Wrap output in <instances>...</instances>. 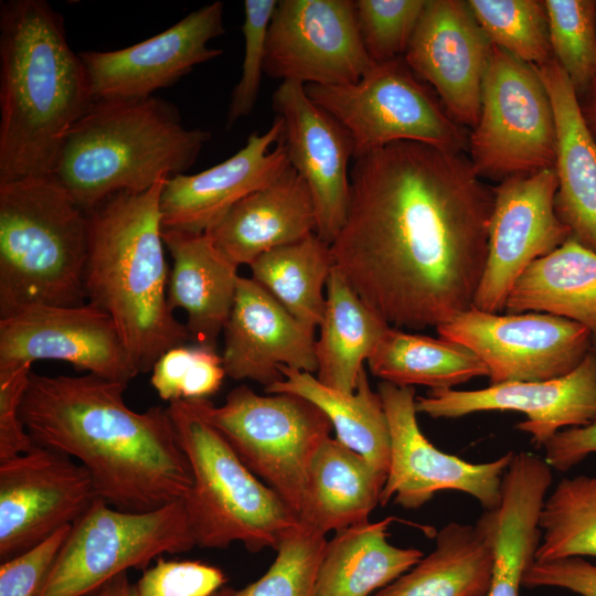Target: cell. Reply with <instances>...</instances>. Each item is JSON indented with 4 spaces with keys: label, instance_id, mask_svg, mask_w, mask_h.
Returning <instances> with one entry per match:
<instances>
[{
    "label": "cell",
    "instance_id": "1",
    "mask_svg": "<svg viewBox=\"0 0 596 596\" xmlns=\"http://www.w3.org/2000/svg\"><path fill=\"white\" fill-rule=\"evenodd\" d=\"M493 199L465 152L400 141L364 153L334 267L391 327L437 328L473 305Z\"/></svg>",
    "mask_w": 596,
    "mask_h": 596
},
{
    "label": "cell",
    "instance_id": "2",
    "mask_svg": "<svg viewBox=\"0 0 596 596\" xmlns=\"http://www.w3.org/2000/svg\"><path fill=\"white\" fill-rule=\"evenodd\" d=\"M127 386L88 373L31 372L20 418L34 445L85 467L99 499L149 512L184 499L193 478L168 408L131 409Z\"/></svg>",
    "mask_w": 596,
    "mask_h": 596
},
{
    "label": "cell",
    "instance_id": "3",
    "mask_svg": "<svg viewBox=\"0 0 596 596\" xmlns=\"http://www.w3.org/2000/svg\"><path fill=\"white\" fill-rule=\"evenodd\" d=\"M94 103L64 20L44 0L0 4V182L52 174L63 141Z\"/></svg>",
    "mask_w": 596,
    "mask_h": 596
},
{
    "label": "cell",
    "instance_id": "4",
    "mask_svg": "<svg viewBox=\"0 0 596 596\" xmlns=\"http://www.w3.org/2000/svg\"><path fill=\"white\" fill-rule=\"evenodd\" d=\"M166 180L145 192L115 193L87 212L85 296L114 320L139 374L191 340L168 304L160 214Z\"/></svg>",
    "mask_w": 596,
    "mask_h": 596
},
{
    "label": "cell",
    "instance_id": "5",
    "mask_svg": "<svg viewBox=\"0 0 596 596\" xmlns=\"http://www.w3.org/2000/svg\"><path fill=\"white\" fill-rule=\"evenodd\" d=\"M210 137L184 127L164 99H98L67 132L52 174L87 213L115 193L185 173Z\"/></svg>",
    "mask_w": 596,
    "mask_h": 596
},
{
    "label": "cell",
    "instance_id": "6",
    "mask_svg": "<svg viewBox=\"0 0 596 596\" xmlns=\"http://www.w3.org/2000/svg\"><path fill=\"white\" fill-rule=\"evenodd\" d=\"M88 216L53 175L0 182V317L84 304Z\"/></svg>",
    "mask_w": 596,
    "mask_h": 596
},
{
    "label": "cell",
    "instance_id": "7",
    "mask_svg": "<svg viewBox=\"0 0 596 596\" xmlns=\"http://www.w3.org/2000/svg\"><path fill=\"white\" fill-rule=\"evenodd\" d=\"M167 408L191 467L193 485L183 502L196 546L226 549L237 542L253 553L276 550L298 515L244 465L194 400Z\"/></svg>",
    "mask_w": 596,
    "mask_h": 596
},
{
    "label": "cell",
    "instance_id": "8",
    "mask_svg": "<svg viewBox=\"0 0 596 596\" xmlns=\"http://www.w3.org/2000/svg\"><path fill=\"white\" fill-rule=\"evenodd\" d=\"M194 401L244 465L299 518L311 461L333 429L327 415L299 395H260L245 385L220 406Z\"/></svg>",
    "mask_w": 596,
    "mask_h": 596
},
{
    "label": "cell",
    "instance_id": "9",
    "mask_svg": "<svg viewBox=\"0 0 596 596\" xmlns=\"http://www.w3.org/2000/svg\"><path fill=\"white\" fill-rule=\"evenodd\" d=\"M307 95L350 134L354 158L400 141L465 152L469 135L403 57L375 64L345 85H305Z\"/></svg>",
    "mask_w": 596,
    "mask_h": 596
},
{
    "label": "cell",
    "instance_id": "10",
    "mask_svg": "<svg viewBox=\"0 0 596 596\" xmlns=\"http://www.w3.org/2000/svg\"><path fill=\"white\" fill-rule=\"evenodd\" d=\"M194 546L183 499L149 512L98 499L72 524L39 596H89L129 568Z\"/></svg>",
    "mask_w": 596,
    "mask_h": 596
},
{
    "label": "cell",
    "instance_id": "11",
    "mask_svg": "<svg viewBox=\"0 0 596 596\" xmlns=\"http://www.w3.org/2000/svg\"><path fill=\"white\" fill-rule=\"evenodd\" d=\"M469 160L481 179L504 180L554 169L552 105L535 66L492 45Z\"/></svg>",
    "mask_w": 596,
    "mask_h": 596
},
{
    "label": "cell",
    "instance_id": "12",
    "mask_svg": "<svg viewBox=\"0 0 596 596\" xmlns=\"http://www.w3.org/2000/svg\"><path fill=\"white\" fill-rule=\"evenodd\" d=\"M436 330L471 350L488 368L490 384L564 376L593 344L584 326L543 312L492 313L471 307Z\"/></svg>",
    "mask_w": 596,
    "mask_h": 596
},
{
    "label": "cell",
    "instance_id": "13",
    "mask_svg": "<svg viewBox=\"0 0 596 596\" xmlns=\"http://www.w3.org/2000/svg\"><path fill=\"white\" fill-rule=\"evenodd\" d=\"M377 392L387 416L391 454L380 503L390 500L405 509H418L441 490L473 497L485 510L501 500L502 478L514 451L482 464H472L435 447L417 423L414 386L382 381Z\"/></svg>",
    "mask_w": 596,
    "mask_h": 596
},
{
    "label": "cell",
    "instance_id": "14",
    "mask_svg": "<svg viewBox=\"0 0 596 596\" xmlns=\"http://www.w3.org/2000/svg\"><path fill=\"white\" fill-rule=\"evenodd\" d=\"M374 65L360 38L354 1H277L266 40L267 76L302 85H345Z\"/></svg>",
    "mask_w": 596,
    "mask_h": 596
},
{
    "label": "cell",
    "instance_id": "15",
    "mask_svg": "<svg viewBox=\"0 0 596 596\" xmlns=\"http://www.w3.org/2000/svg\"><path fill=\"white\" fill-rule=\"evenodd\" d=\"M99 499L89 472L62 453L34 446L0 461V560L72 525Z\"/></svg>",
    "mask_w": 596,
    "mask_h": 596
},
{
    "label": "cell",
    "instance_id": "16",
    "mask_svg": "<svg viewBox=\"0 0 596 596\" xmlns=\"http://www.w3.org/2000/svg\"><path fill=\"white\" fill-rule=\"evenodd\" d=\"M556 191L554 169L510 177L493 188L488 255L472 307L503 311L519 276L571 237L555 212Z\"/></svg>",
    "mask_w": 596,
    "mask_h": 596
},
{
    "label": "cell",
    "instance_id": "17",
    "mask_svg": "<svg viewBox=\"0 0 596 596\" xmlns=\"http://www.w3.org/2000/svg\"><path fill=\"white\" fill-rule=\"evenodd\" d=\"M41 360L126 385L139 374L114 320L89 302L32 306L0 317V369Z\"/></svg>",
    "mask_w": 596,
    "mask_h": 596
},
{
    "label": "cell",
    "instance_id": "18",
    "mask_svg": "<svg viewBox=\"0 0 596 596\" xmlns=\"http://www.w3.org/2000/svg\"><path fill=\"white\" fill-rule=\"evenodd\" d=\"M491 49L468 1L426 0L403 58L457 123L473 128Z\"/></svg>",
    "mask_w": 596,
    "mask_h": 596
},
{
    "label": "cell",
    "instance_id": "19",
    "mask_svg": "<svg viewBox=\"0 0 596 596\" xmlns=\"http://www.w3.org/2000/svg\"><path fill=\"white\" fill-rule=\"evenodd\" d=\"M221 1L189 13L169 29L115 51L78 53L86 66L94 100L146 98L173 85L195 65L223 50L209 42L225 33Z\"/></svg>",
    "mask_w": 596,
    "mask_h": 596
},
{
    "label": "cell",
    "instance_id": "20",
    "mask_svg": "<svg viewBox=\"0 0 596 596\" xmlns=\"http://www.w3.org/2000/svg\"><path fill=\"white\" fill-rule=\"evenodd\" d=\"M417 414L458 418L488 411L519 412L517 427L544 446L557 432L596 421V355L590 352L571 373L546 381H512L473 390H430L416 396Z\"/></svg>",
    "mask_w": 596,
    "mask_h": 596
},
{
    "label": "cell",
    "instance_id": "21",
    "mask_svg": "<svg viewBox=\"0 0 596 596\" xmlns=\"http://www.w3.org/2000/svg\"><path fill=\"white\" fill-rule=\"evenodd\" d=\"M272 107L284 120L290 166L306 181L316 209V234L331 244L342 228L350 196V134L306 93L305 85L281 82Z\"/></svg>",
    "mask_w": 596,
    "mask_h": 596
},
{
    "label": "cell",
    "instance_id": "22",
    "mask_svg": "<svg viewBox=\"0 0 596 596\" xmlns=\"http://www.w3.org/2000/svg\"><path fill=\"white\" fill-rule=\"evenodd\" d=\"M284 120L276 116L264 132H253L228 159L194 174L166 180L160 195L162 231L209 232L242 199L268 185L290 164Z\"/></svg>",
    "mask_w": 596,
    "mask_h": 596
},
{
    "label": "cell",
    "instance_id": "23",
    "mask_svg": "<svg viewBox=\"0 0 596 596\" xmlns=\"http://www.w3.org/2000/svg\"><path fill=\"white\" fill-rule=\"evenodd\" d=\"M315 331L256 280L240 277L223 329L225 374L236 381H255L265 389L283 380V366L315 373Z\"/></svg>",
    "mask_w": 596,
    "mask_h": 596
},
{
    "label": "cell",
    "instance_id": "24",
    "mask_svg": "<svg viewBox=\"0 0 596 596\" xmlns=\"http://www.w3.org/2000/svg\"><path fill=\"white\" fill-rule=\"evenodd\" d=\"M552 483V468L539 456L515 454L501 483L497 508L476 522L492 552L486 596H519L523 576L541 540L540 513Z\"/></svg>",
    "mask_w": 596,
    "mask_h": 596
},
{
    "label": "cell",
    "instance_id": "25",
    "mask_svg": "<svg viewBox=\"0 0 596 596\" xmlns=\"http://www.w3.org/2000/svg\"><path fill=\"white\" fill-rule=\"evenodd\" d=\"M535 68L550 97L555 124V212L571 237L596 253V141L561 65L553 58Z\"/></svg>",
    "mask_w": 596,
    "mask_h": 596
},
{
    "label": "cell",
    "instance_id": "26",
    "mask_svg": "<svg viewBox=\"0 0 596 596\" xmlns=\"http://www.w3.org/2000/svg\"><path fill=\"white\" fill-rule=\"evenodd\" d=\"M316 230L310 190L289 164L272 183L238 201L206 233L234 264L249 266L264 253L298 242Z\"/></svg>",
    "mask_w": 596,
    "mask_h": 596
},
{
    "label": "cell",
    "instance_id": "27",
    "mask_svg": "<svg viewBox=\"0 0 596 596\" xmlns=\"http://www.w3.org/2000/svg\"><path fill=\"white\" fill-rule=\"evenodd\" d=\"M172 258L168 304L187 313L190 339L216 350L219 336L232 311L240 266L227 258L207 233L162 231Z\"/></svg>",
    "mask_w": 596,
    "mask_h": 596
},
{
    "label": "cell",
    "instance_id": "28",
    "mask_svg": "<svg viewBox=\"0 0 596 596\" xmlns=\"http://www.w3.org/2000/svg\"><path fill=\"white\" fill-rule=\"evenodd\" d=\"M386 478L337 438H328L311 461L299 520L322 533L369 522Z\"/></svg>",
    "mask_w": 596,
    "mask_h": 596
},
{
    "label": "cell",
    "instance_id": "29",
    "mask_svg": "<svg viewBox=\"0 0 596 596\" xmlns=\"http://www.w3.org/2000/svg\"><path fill=\"white\" fill-rule=\"evenodd\" d=\"M392 521L389 517L336 532L318 567L315 596H369L412 568L424 555L389 542Z\"/></svg>",
    "mask_w": 596,
    "mask_h": 596
},
{
    "label": "cell",
    "instance_id": "30",
    "mask_svg": "<svg viewBox=\"0 0 596 596\" xmlns=\"http://www.w3.org/2000/svg\"><path fill=\"white\" fill-rule=\"evenodd\" d=\"M504 310L566 318L596 336V253L567 238L519 276Z\"/></svg>",
    "mask_w": 596,
    "mask_h": 596
},
{
    "label": "cell",
    "instance_id": "31",
    "mask_svg": "<svg viewBox=\"0 0 596 596\" xmlns=\"http://www.w3.org/2000/svg\"><path fill=\"white\" fill-rule=\"evenodd\" d=\"M391 326L358 296L333 266L326 287V308L315 343L316 377L353 393L364 361Z\"/></svg>",
    "mask_w": 596,
    "mask_h": 596
},
{
    "label": "cell",
    "instance_id": "32",
    "mask_svg": "<svg viewBox=\"0 0 596 596\" xmlns=\"http://www.w3.org/2000/svg\"><path fill=\"white\" fill-rule=\"evenodd\" d=\"M280 373L283 380L266 386L265 393H292L310 401L327 415L336 438L386 478L391 454L389 421L365 369L353 393L329 387L309 372L283 366Z\"/></svg>",
    "mask_w": 596,
    "mask_h": 596
},
{
    "label": "cell",
    "instance_id": "33",
    "mask_svg": "<svg viewBox=\"0 0 596 596\" xmlns=\"http://www.w3.org/2000/svg\"><path fill=\"white\" fill-rule=\"evenodd\" d=\"M492 552L476 525L450 522L435 549L375 596H486Z\"/></svg>",
    "mask_w": 596,
    "mask_h": 596
},
{
    "label": "cell",
    "instance_id": "34",
    "mask_svg": "<svg viewBox=\"0 0 596 596\" xmlns=\"http://www.w3.org/2000/svg\"><path fill=\"white\" fill-rule=\"evenodd\" d=\"M366 362L374 376L400 386L453 389L489 375L486 364L465 345L395 327L385 331Z\"/></svg>",
    "mask_w": 596,
    "mask_h": 596
},
{
    "label": "cell",
    "instance_id": "35",
    "mask_svg": "<svg viewBox=\"0 0 596 596\" xmlns=\"http://www.w3.org/2000/svg\"><path fill=\"white\" fill-rule=\"evenodd\" d=\"M330 245L316 233L264 253L251 265L252 278L294 317L319 327L328 278L333 268Z\"/></svg>",
    "mask_w": 596,
    "mask_h": 596
},
{
    "label": "cell",
    "instance_id": "36",
    "mask_svg": "<svg viewBox=\"0 0 596 596\" xmlns=\"http://www.w3.org/2000/svg\"><path fill=\"white\" fill-rule=\"evenodd\" d=\"M535 562L596 557V476L563 478L545 498Z\"/></svg>",
    "mask_w": 596,
    "mask_h": 596
},
{
    "label": "cell",
    "instance_id": "37",
    "mask_svg": "<svg viewBox=\"0 0 596 596\" xmlns=\"http://www.w3.org/2000/svg\"><path fill=\"white\" fill-rule=\"evenodd\" d=\"M468 3L492 45L533 66L554 58L543 1L468 0Z\"/></svg>",
    "mask_w": 596,
    "mask_h": 596
},
{
    "label": "cell",
    "instance_id": "38",
    "mask_svg": "<svg viewBox=\"0 0 596 596\" xmlns=\"http://www.w3.org/2000/svg\"><path fill=\"white\" fill-rule=\"evenodd\" d=\"M326 534L302 523L290 529L276 547V557L257 581L236 589L222 586L211 596H315Z\"/></svg>",
    "mask_w": 596,
    "mask_h": 596
},
{
    "label": "cell",
    "instance_id": "39",
    "mask_svg": "<svg viewBox=\"0 0 596 596\" xmlns=\"http://www.w3.org/2000/svg\"><path fill=\"white\" fill-rule=\"evenodd\" d=\"M555 61L578 98L596 77V1L543 0Z\"/></svg>",
    "mask_w": 596,
    "mask_h": 596
},
{
    "label": "cell",
    "instance_id": "40",
    "mask_svg": "<svg viewBox=\"0 0 596 596\" xmlns=\"http://www.w3.org/2000/svg\"><path fill=\"white\" fill-rule=\"evenodd\" d=\"M151 385L163 401L202 400L216 393L225 374L215 349L174 347L164 352L151 370Z\"/></svg>",
    "mask_w": 596,
    "mask_h": 596
},
{
    "label": "cell",
    "instance_id": "41",
    "mask_svg": "<svg viewBox=\"0 0 596 596\" xmlns=\"http://www.w3.org/2000/svg\"><path fill=\"white\" fill-rule=\"evenodd\" d=\"M426 0H356L355 19L374 64L403 57Z\"/></svg>",
    "mask_w": 596,
    "mask_h": 596
},
{
    "label": "cell",
    "instance_id": "42",
    "mask_svg": "<svg viewBox=\"0 0 596 596\" xmlns=\"http://www.w3.org/2000/svg\"><path fill=\"white\" fill-rule=\"evenodd\" d=\"M277 0H245L242 33L244 56L241 77L235 85L227 111V128L248 116L257 100L266 54L269 23Z\"/></svg>",
    "mask_w": 596,
    "mask_h": 596
},
{
    "label": "cell",
    "instance_id": "43",
    "mask_svg": "<svg viewBox=\"0 0 596 596\" xmlns=\"http://www.w3.org/2000/svg\"><path fill=\"white\" fill-rule=\"evenodd\" d=\"M225 583V574L216 566L160 556L143 572L134 590L136 596H211Z\"/></svg>",
    "mask_w": 596,
    "mask_h": 596
},
{
    "label": "cell",
    "instance_id": "44",
    "mask_svg": "<svg viewBox=\"0 0 596 596\" xmlns=\"http://www.w3.org/2000/svg\"><path fill=\"white\" fill-rule=\"evenodd\" d=\"M72 525L40 544L1 562L0 596H39Z\"/></svg>",
    "mask_w": 596,
    "mask_h": 596
},
{
    "label": "cell",
    "instance_id": "45",
    "mask_svg": "<svg viewBox=\"0 0 596 596\" xmlns=\"http://www.w3.org/2000/svg\"><path fill=\"white\" fill-rule=\"evenodd\" d=\"M30 374L31 364L0 369V461L35 446L20 418Z\"/></svg>",
    "mask_w": 596,
    "mask_h": 596
},
{
    "label": "cell",
    "instance_id": "46",
    "mask_svg": "<svg viewBox=\"0 0 596 596\" xmlns=\"http://www.w3.org/2000/svg\"><path fill=\"white\" fill-rule=\"evenodd\" d=\"M526 588L556 587L581 596H596V565L583 557L533 562L523 576Z\"/></svg>",
    "mask_w": 596,
    "mask_h": 596
},
{
    "label": "cell",
    "instance_id": "47",
    "mask_svg": "<svg viewBox=\"0 0 596 596\" xmlns=\"http://www.w3.org/2000/svg\"><path fill=\"white\" fill-rule=\"evenodd\" d=\"M592 350L596 355V336H593ZM543 447L545 462L558 471H567L596 453V421L560 430Z\"/></svg>",
    "mask_w": 596,
    "mask_h": 596
},
{
    "label": "cell",
    "instance_id": "48",
    "mask_svg": "<svg viewBox=\"0 0 596 596\" xmlns=\"http://www.w3.org/2000/svg\"><path fill=\"white\" fill-rule=\"evenodd\" d=\"M89 596H136L134 590V585L130 583L127 572L121 573L103 586H100L96 592Z\"/></svg>",
    "mask_w": 596,
    "mask_h": 596
},
{
    "label": "cell",
    "instance_id": "49",
    "mask_svg": "<svg viewBox=\"0 0 596 596\" xmlns=\"http://www.w3.org/2000/svg\"><path fill=\"white\" fill-rule=\"evenodd\" d=\"M582 98V97H581ZM584 119L596 141V77L579 99Z\"/></svg>",
    "mask_w": 596,
    "mask_h": 596
}]
</instances>
